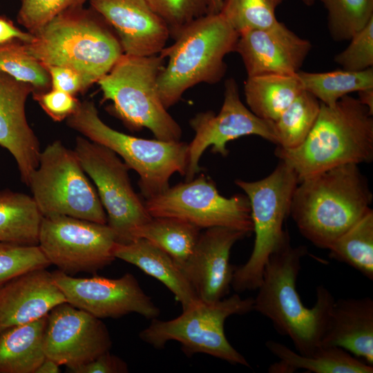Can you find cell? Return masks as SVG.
<instances>
[{
  "mask_svg": "<svg viewBox=\"0 0 373 373\" xmlns=\"http://www.w3.org/2000/svg\"><path fill=\"white\" fill-rule=\"evenodd\" d=\"M305 246L292 247L288 238L270 256L265 267L253 310L269 318L276 330L287 336L297 352L311 354L320 345L328 317L335 301L324 286L316 288L312 308L302 303L296 290Z\"/></svg>",
  "mask_w": 373,
  "mask_h": 373,
  "instance_id": "1",
  "label": "cell"
},
{
  "mask_svg": "<svg viewBox=\"0 0 373 373\" xmlns=\"http://www.w3.org/2000/svg\"><path fill=\"white\" fill-rule=\"evenodd\" d=\"M372 199L358 164H348L300 181L289 215L303 237L318 248L329 249L371 209Z\"/></svg>",
  "mask_w": 373,
  "mask_h": 373,
  "instance_id": "2",
  "label": "cell"
},
{
  "mask_svg": "<svg viewBox=\"0 0 373 373\" xmlns=\"http://www.w3.org/2000/svg\"><path fill=\"white\" fill-rule=\"evenodd\" d=\"M373 113L345 95L334 105L321 102L317 119L298 147L277 146L275 153L296 173L299 182L329 169L373 159Z\"/></svg>",
  "mask_w": 373,
  "mask_h": 373,
  "instance_id": "3",
  "label": "cell"
},
{
  "mask_svg": "<svg viewBox=\"0 0 373 373\" xmlns=\"http://www.w3.org/2000/svg\"><path fill=\"white\" fill-rule=\"evenodd\" d=\"M107 25L94 10L80 6L59 15L23 43L44 66L76 70L84 90L107 74L124 54L118 37Z\"/></svg>",
  "mask_w": 373,
  "mask_h": 373,
  "instance_id": "4",
  "label": "cell"
},
{
  "mask_svg": "<svg viewBox=\"0 0 373 373\" xmlns=\"http://www.w3.org/2000/svg\"><path fill=\"white\" fill-rule=\"evenodd\" d=\"M238 33L219 13H209L185 26L159 55L168 62L157 77V88L166 109L190 88L213 84L227 71L225 56L235 52Z\"/></svg>",
  "mask_w": 373,
  "mask_h": 373,
  "instance_id": "5",
  "label": "cell"
},
{
  "mask_svg": "<svg viewBox=\"0 0 373 373\" xmlns=\"http://www.w3.org/2000/svg\"><path fill=\"white\" fill-rule=\"evenodd\" d=\"M67 124L89 140L119 155L128 168L139 175V187L146 200L166 190L173 173L185 175L188 144L180 140L143 139L117 131L101 119L93 102H80L67 118Z\"/></svg>",
  "mask_w": 373,
  "mask_h": 373,
  "instance_id": "6",
  "label": "cell"
},
{
  "mask_svg": "<svg viewBox=\"0 0 373 373\" xmlns=\"http://www.w3.org/2000/svg\"><path fill=\"white\" fill-rule=\"evenodd\" d=\"M164 59L159 54L139 57L123 54L97 82L104 98L131 128H148L156 139L180 141L182 128L160 98L157 77Z\"/></svg>",
  "mask_w": 373,
  "mask_h": 373,
  "instance_id": "7",
  "label": "cell"
},
{
  "mask_svg": "<svg viewBox=\"0 0 373 373\" xmlns=\"http://www.w3.org/2000/svg\"><path fill=\"white\" fill-rule=\"evenodd\" d=\"M247 196L255 233L254 245L247 261L234 269L231 287L237 293L257 289L271 254L289 238L283 229L289 216L294 191L299 183L296 173L281 161L263 179L235 181Z\"/></svg>",
  "mask_w": 373,
  "mask_h": 373,
  "instance_id": "8",
  "label": "cell"
},
{
  "mask_svg": "<svg viewBox=\"0 0 373 373\" xmlns=\"http://www.w3.org/2000/svg\"><path fill=\"white\" fill-rule=\"evenodd\" d=\"M253 306L254 298H242L238 294L215 302L199 300L173 319H152L140 332V338L157 349L175 341L187 356L204 353L234 365L250 367L227 340L224 325L228 317L247 314L253 310Z\"/></svg>",
  "mask_w": 373,
  "mask_h": 373,
  "instance_id": "9",
  "label": "cell"
},
{
  "mask_svg": "<svg viewBox=\"0 0 373 373\" xmlns=\"http://www.w3.org/2000/svg\"><path fill=\"white\" fill-rule=\"evenodd\" d=\"M28 186L43 216H68L100 224L107 216L74 150L56 140L41 151Z\"/></svg>",
  "mask_w": 373,
  "mask_h": 373,
  "instance_id": "10",
  "label": "cell"
},
{
  "mask_svg": "<svg viewBox=\"0 0 373 373\" xmlns=\"http://www.w3.org/2000/svg\"><path fill=\"white\" fill-rule=\"evenodd\" d=\"M74 151L96 186L117 242L135 240L140 228L152 217L131 185L128 166L115 152L86 137H77Z\"/></svg>",
  "mask_w": 373,
  "mask_h": 373,
  "instance_id": "11",
  "label": "cell"
},
{
  "mask_svg": "<svg viewBox=\"0 0 373 373\" xmlns=\"http://www.w3.org/2000/svg\"><path fill=\"white\" fill-rule=\"evenodd\" d=\"M144 204L152 218H176L201 229L224 227L242 231L247 236L253 232L247 196L236 194L224 197L204 175L169 186L146 199Z\"/></svg>",
  "mask_w": 373,
  "mask_h": 373,
  "instance_id": "12",
  "label": "cell"
},
{
  "mask_svg": "<svg viewBox=\"0 0 373 373\" xmlns=\"http://www.w3.org/2000/svg\"><path fill=\"white\" fill-rule=\"evenodd\" d=\"M117 242L107 224L63 215L43 216L38 237L50 265L68 275L94 273L110 265Z\"/></svg>",
  "mask_w": 373,
  "mask_h": 373,
  "instance_id": "13",
  "label": "cell"
},
{
  "mask_svg": "<svg viewBox=\"0 0 373 373\" xmlns=\"http://www.w3.org/2000/svg\"><path fill=\"white\" fill-rule=\"evenodd\" d=\"M189 123L195 136L188 144L186 181L193 180L201 171L199 161L210 146L212 153L225 157L228 154L227 143L245 135H258L277 144L274 122L258 117L245 106L233 78L225 81L224 100L219 113L216 114L211 111L199 113Z\"/></svg>",
  "mask_w": 373,
  "mask_h": 373,
  "instance_id": "14",
  "label": "cell"
},
{
  "mask_svg": "<svg viewBox=\"0 0 373 373\" xmlns=\"http://www.w3.org/2000/svg\"><path fill=\"white\" fill-rule=\"evenodd\" d=\"M52 276L67 303L98 318L137 313L153 319L160 315L159 308L130 273L118 278H75L58 270Z\"/></svg>",
  "mask_w": 373,
  "mask_h": 373,
  "instance_id": "15",
  "label": "cell"
},
{
  "mask_svg": "<svg viewBox=\"0 0 373 373\" xmlns=\"http://www.w3.org/2000/svg\"><path fill=\"white\" fill-rule=\"evenodd\" d=\"M112 345L104 323L67 302L48 314L44 334L46 357L70 371L109 351Z\"/></svg>",
  "mask_w": 373,
  "mask_h": 373,
  "instance_id": "16",
  "label": "cell"
},
{
  "mask_svg": "<svg viewBox=\"0 0 373 373\" xmlns=\"http://www.w3.org/2000/svg\"><path fill=\"white\" fill-rule=\"evenodd\" d=\"M312 49L311 42L277 21L270 27L239 35L235 52L244 64L247 77L294 75Z\"/></svg>",
  "mask_w": 373,
  "mask_h": 373,
  "instance_id": "17",
  "label": "cell"
},
{
  "mask_svg": "<svg viewBox=\"0 0 373 373\" xmlns=\"http://www.w3.org/2000/svg\"><path fill=\"white\" fill-rule=\"evenodd\" d=\"M247 236L224 227L208 228L200 233L191 255L180 266L200 300L215 302L229 293L235 269L229 262L231 249Z\"/></svg>",
  "mask_w": 373,
  "mask_h": 373,
  "instance_id": "18",
  "label": "cell"
},
{
  "mask_svg": "<svg viewBox=\"0 0 373 373\" xmlns=\"http://www.w3.org/2000/svg\"><path fill=\"white\" fill-rule=\"evenodd\" d=\"M91 8L116 31L124 54L158 55L170 32L146 0H88Z\"/></svg>",
  "mask_w": 373,
  "mask_h": 373,
  "instance_id": "19",
  "label": "cell"
},
{
  "mask_svg": "<svg viewBox=\"0 0 373 373\" xmlns=\"http://www.w3.org/2000/svg\"><path fill=\"white\" fill-rule=\"evenodd\" d=\"M34 91L31 84L0 70V146L14 157L26 185L41 153L39 140L26 115V100Z\"/></svg>",
  "mask_w": 373,
  "mask_h": 373,
  "instance_id": "20",
  "label": "cell"
},
{
  "mask_svg": "<svg viewBox=\"0 0 373 373\" xmlns=\"http://www.w3.org/2000/svg\"><path fill=\"white\" fill-rule=\"evenodd\" d=\"M65 302L46 268L19 274L0 287V332L46 316Z\"/></svg>",
  "mask_w": 373,
  "mask_h": 373,
  "instance_id": "21",
  "label": "cell"
},
{
  "mask_svg": "<svg viewBox=\"0 0 373 373\" xmlns=\"http://www.w3.org/2000/svg\"><path fill=\"white\" fill-rule=\"evenodd\" d=\"M320 345L343 348L373 366V300H335Z\"/></svg>",
  "mask_w": 373,
  "mask_h": 373,
  "instance_id": "22",
  "label": "cell"
},
{
  "mask_svg": "<svg viewBox=\"0 0 373 373\" xmlns=\"http://www.w3.org/2000/svg\"><path fill=\"white\" fill-rule=\"evenodd\" d=\"M114 256L163 283L182 305V309L200 300L180 267L168 254L146 239L117 242Z\"/></svg>",
  "mask_w": 373,
  "mask_h": 373,
  "instance_id": "23",
  "label": "cell"
},
{
  "mask_svg": "<svg viewBox=\"0 0 373 373\" xmlns=\"http://www.w3.org/2000/svg\"><path fill=\"white\" fill-rule=\"evenodd\" d=\"M265 345L278 359L269 366L270 373H292L298 369L314 373L373 372L372 365L338 347L321 345L311 354H302L272 340Z\"/></svg>",
  "mask_w": 373,
  "mask_h": 373,
  "instance_id": "24",
  "label": "cell"
},
{
  "mask_svg": "<svg viewBox=\"0 0 373 373\" xmlns=\"http://www.w3.org/2000/svg\"><path fill=\"white\" fill-rule=\"evenodd\" d=\"M47 316L0 332V373H35L45 359Z\"/></svg>",
  "mask_w": 373,
  "mask_h": 373,
  "instance_id": "25",
  "label": "cell"
},
{
  "mask_svg": "<svg viewBox=\"0 0 373 373\" xmlns=\"http://www.w3.org/2000/svg\"><path fill=\"white\" fill-rule=\"evenodd\" d=\"M303 90L297 73L247 77L244 84L249 110L258 117L273 122Z\"/></svg>",
  "mask_w": 373,
  "mask_h": 373,
  "instance_id": "26",
  "label": "cell"
},
{
  "mask_svg": "<svg viewBox=\"0 0 373 373\" xmlns=\"http://www.w3.org/2000/svg\"><path fill=\"white\" fill-rule=\"evenodd\" d=\"M42 218L32 197L9 189L0 191V242L38 245Z\"/></svg>",
  "mask_w": 373,
  "mask_h": 373,
  "instance_id": "27",
  "label": "cell"
},
{
  "mask_svg": "<svg viewBox=\"0 0 373 373\" xmlns=\"http://www.w3.org/2000/svg\"><path fill=\"white\" fill-rule=\"evenodd\" d=\"M200 230L182 220L152 218L140 228L137 238L150 241L168 254L180 267L191 255L201 233Z\"/></svg>",
  "mask_w": 373,
  "mask_h": 373,
  "instance_id": "28",
  "label": "cell"
},
{
  "mask_svg": "<svg viewBox=\"0 0 373 373\" xmlns=\"http://www.w3.org/2000/svg\"><path fill=\"white\" fill-rule=\"evenodd\" d=\"M297 75L304 90L328 106L351 93L373 88L372 67L361 71L343 68L323 73L299 70Z\"/></svg>",
  "mask_w": 373,
  "mask_h": 373,
  "instance_id": "29",
  "label": "cell"
},
{
  "mask_svg": "<svg viewBox=\"0 0 373 373\" xmlns=\"http://www.w3.org/2000/svg\"><path fill=\"white\" fill-rule=\"evenodd\" d=\"M331 258L373 280V211L371 209L330 247Z\"/></svg>",
  "mask_w": 373,
  "mask_h": 373,
  "instance_id": "30",
  "label": "cell"
},
{
  "mask_svg": "<svg viewBox=\"0 0 373 373\" xmlns=\"http://www.w3.org/2000/svg\"><path fill=\"white\" fill-rule=\"evenodd\" d=\"M321 108V102L303 90L274 122L277 146L293 149L299 146L312 131Z\"/></svg>",
  "mask_w": 373,
  "mask_h": 373,
  "instance_id": "31",
  "label": "cell"
},
{
  "mask_svg": "<svg viewBox=\"0 0 373 373\" xmlns=\"http://www.w3.org/2000/svg\"><path fill=\"white\" fill-rule=\"evenodd\" d=\"M327 11V28L336 41L350 40L373 19V0H320Z\"/></svg>",
  "mask_w": 373,
  "mask_h": 373,
  "instance_id": "32",
  "label": "cell"
},
{
  "mask_svg": "<svg viewBox=\"0 0 373 373\" xmlns=\"http://www.w3.org/2000/svg\"><path fill=\"white\" fill-rule=\"evenodd\" d=\"M0 70L31 84L35 90H46L51 84L48 70L19 40L0 44Z\"/></svg>",
  "mask_w": 373,
  "mask_h": 373,
  "instance_id": "33",
  "label": "cell"
},
{
  "mask_svg": "<svg viewBox=\"0 0 373 373\" xmlns=\"http://www.w3.org/2000/svg\"><path fill=\"white\" fill-rule=\"evenodd\" d=\"M284 0H224L220 13L238 35L270 27L278 20L276 10Z\"/></svg>",
  "mask_w": 373,
  "mask_h": 373,
  "instance_id": "34",
  "label": "cell"
},
{
  "mask_svg": "<svg viewBox=\"0 0 373 373\" xmlns=\"http://www.w3.org/2000/svg\"><path fill=\"white\" fill-rule=\"evenodd\" d=\"M49 265L38 245L0 242V287L19 274Z\"/></svg>",
  "mask_w": 373,
  "mask_h": 373,
  "instance_id": "35",
  "label": "cell"
},
{
  "mask_svg": "<svg viewBox=\"0 0 373 373\" xmlns=\"http://www.w3.org/2000/svg\"><path fill=\"white\" fill-rule=\"evenodd\" d=\"M174 38L185 26L210 12L209 0H146Z\"/></svg>",
  "mask_w": 373,
  "mask_h": 373,
  "instance_id": "36",
  "label": "cell"
},
{
  "mask_svg": "<svg viewBox=\"0 0 373 373\" xmlns=\"http://www.w3.org/2000/svg\"><path fill=\"white\" fill-rule=\"evenodd\" d=\"M88 0H22L18 22L35 34L62 12L80 6Z\"/></svg>",
  "mask_w": 373,
  "mask_h": 373,
  "instance_id": "37",
  "label": "cell"
},
{
  "mask_svg": "<svg viewBox=\"0 0 373 373\" xmlns=\"http://www.w3.org/2000/svg\"><path fill=\"white\" fill-rule=\"evenodd\" d=\"M345 49L334 57L343 69L361 71L373 66V19L355 33Z\"/></svg>",
  "mask_w": 373,
  "mask_h": 373,
  "instance_id": "38",
  "label": "cell"
},
{
  "mask_svg": "<svg viewBox=\"0 0 373 373\" xmlns=\"http://www.w3.org/2000/svg\"><path fill=\"white\" fill-rule=\"evenodd\" d=\"M35 98L55 121L67 119L76 111L80 103L73 95L54 88L50 91L35 93Z\"/></svg>",
  "mask_w": 373,
  "mask_h": 373,
  "instance_id": "39",
  "label": "cell"
},
{
  "mask_svg": "<svg viewBox=\"0 0 373 373\" xmlns=\"http://www.w3.org/2000/svg\"><path fill=\"white\" fill-rule=\"evenodd\" d=\"M48 70L52 88L74 95L84 90L82 79L75 70L61 66H44Z\"/></svg>",
  "mask_w": 373,
  "mask_h": 373,
  "instance_id": "40",
  "label": "cell"
},
{
  "mask_svg": "<svg viewBox=\"0 0 373 373\" xmlns=\"http://www.w3.org/2000/svg\"><path fill=\"white\" fill-rule=\"evenodd\" d=\"M73 373H126L128 365L124 361L107 351L91 361L69 371Z\"/></svg>",
  "mask_w": 373,
  "mask_h": 373,
  "instance_id": "41",
  "label": "cell"
},
{
  "mask_svg": "<svg viewBox=\"0 0 373 373\" xmlns=\"http://www.w3.org/2000/svg\"><path fill=\"white\" fill-rule=\"evenodd\" d=\"M33 35L23 32L17 28L9 19L0 17V44L13 40L27 43L31 41Z\"/></svg>",
  "mask_w": 373,
  "mask_h": 373,
  "instance_id": "42",
  "label": "cell"
},
{
  "mask_svg": "<svg viewBox=\"0 0 373 373\" xmlns=\"http://www.w3.org/2000/svg\"><path fill=\"white\" fill-rule=\"evenodd\" d=\"M59 365L52 359L47 357L38 366L35 373H59L60 372Z\"/></svg>",
  "mask_w": 373,
  "mask_h": 373,
  "instance_id": "43",
  "label": "cell"
},
{
  "mask_svg": "<svg viewBox=\"0 0 373 373\" xmlns=\"http://www.w3.org/2000/svg\"><path fill=\"white\" fill-rule=\"evenodd\" d=\"M357 93V99L373 113V88L359 90Z\"/></svg>",
  "mask_w": 373,
  "mask_h": 373,
  "instance_id": "44",
  "label": "cell"
},
{
  "mask_svg": "<svg viewBox=\"0 0 373 373\" xmlns=\"http://www.w3.org/2000/svg\"><path fill=\"white\" fill-rule=\"evenodd\" d=\"M211 13H219L224 0H209Z\"/></svg>",
  "mask_w": 373,
  "mask_h": 373,
  "instance_id": "45",
  "label": "cell"
},
{
  "mask_svg": "<svg viewBox=\"0 0 373 373\" xmlns=\"http://www.w3.org/2000/svg\"><path fill=\"white\" fill-rule=\"evenodd\" d=\"M316 0H303V2L307 6H312Z\"/></svg>",
  "mask_w": 373,
  "mask_h": 373,
  "instance_id": "46",
  "label": "cell"
}]
</instances>
